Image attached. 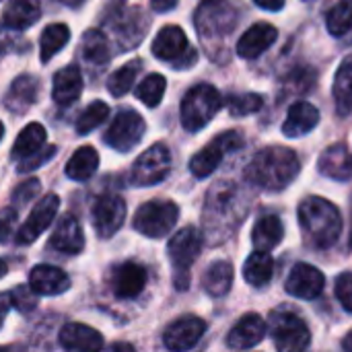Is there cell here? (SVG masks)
Instances as JSON below:
<instances>
[{"instance_id":"6da1fadb","label":"cell","mask_w":352,"mask_h":352,"mask_svg":"<svg viewBox=\"0 0 352 352\" xmlns=\"http://www.w3.org/2000/svg\"><path fill=\"white\" fill-rule=\"evenodd\" d=\"M301 171V163L295 151L287 146H266L262 148L245 167V179L262 190L280 192Z\"/></svg>"},{"instance_id":"7a4b0ae2","label":"cell","mask_w":352,"mask_h":352,"mask_svg":"<svg viewBox=\"0 0 352 352\" xmlns=\"http://www.w3.org/2000/svg\"><path fill=\"white\" fill-rule=\"evenodd\" d=\"M248 212V204L241 200V194L237 186L229 182H221L212 186L208 198H206V208H204V227L208 235L217 237L214 241L227 239L243 221Z\"/></svg>"},{"instance_id":"3957f363","label":"cell","mask_w":352,"mask_h":352,"mask_svg":"<svg viewBox=\"0 0 352 352\" xmlns=\"http://www.w3.org/2000/svg\"><path fill=\"white\" fill-rule=\"evenodd\" d=\"M299 223L307 239L320 250L332 248L342 233L340 210L320 196H309L299 204Z\"/></svg>"},{"instance_id":"277c9868","label":"cell","mask_w":352,"mask_h":352,"mask_svg":"<svg viewBox=\"0 0 352 352\" xmlns=\"http://www.w3.org/2000/svg\"><path fill=\"white\" fill-rule=\"evenodd\" d=\"M221 105H223L221 93L212 85L202 82L192 87L182 101V126L188 132L202 130L217 116Z\"/></svg>"},{"instance_id":"5b68a950","label":"cell","mask_w":352,"mask_h":352,"mask_svg":"<svg viewBox=\"0 0 352 352\" xmlns=\"http://www.w3.org/2000/svg\"><path fill=\"white\" fill-rule=\"evenodd\" d=\"M202 243H204V237L196 227H184L169 239L167 254L175 270V287L179 291L188 289L190 268L198 260L202 252Z\"/></svg>"},{"instance_id":"8992f818","label":"cell","mask_w":352,"mask_h":352,"mask_svg":"<svg viewBox=\"0 0 352 352\" xmlns=\"http://www.w3.org/2000/svg\"><path fill=\"white\" fill-rule=\"evenodd\" d=\"M179 208L171 200H151L142 204L134 214V229L151 239L165 237L177 223Z\"/></svg>"},{"instance_id":"52a82bcc","label":"cell","mask_w":352,"mask_h":352,"mask_svg":"<svg viewBox=\"0 0 352 352\" xmlns=\"http://www.w3.org/2000/svg\"><path fill=\"white\" fill-rule=\"evenodd\" d=\"M237 25V8L233 0H204L196 10V27L202 39L229 35Z\"/></svg>"},{"instance_id":"ba28073f","label":"cell","mask_w":352,"mask_h":352,"mask_svg":"<svg viewBox=\"0 0 352 352\" xmlns=\"http://www.w3.org/2000/svg\"><path fill=\"white\" fill-rule=\"evenodd\" d=\"M272 340L276 352H305L311 342V332L297 314L283 309L272 316Z\"/></svg>"},{"instance_id":"9c48e42d","label":"cell","mask_w":352,"mask_h":352,"mask_svg":"<svg viewBox=\"0 0 352 352\" xmlns=\"http://www.w3.org/2000/svg\"><path fill=\"white\" fill-rule=\"evenodd\" d=\"M243 146V136L237 130H229L219 134L212 142H208L202 151H198L190 161V171L194 177L202 179L208 177L223 161V157L231 151H237Z\"/></svg>"},{"instance_id":"30bf717a","label":"cell","mask_w":352,"mask_h":352,"mask_svg":"<svg viewBox=\"0 0 352 352\" xmlns=\"http://www.w3.org/2000/svg\"><path fill=\"white\" fill-rule=\"evenodd\" d=\"M169 169H171V153L165 144L157 142L134 161L130 182L134 186H155L169 175Z\"/></svg>"},{"instance_id":"8fae6325","label":"cell","mask_w":352,"mask_h":352,"mask_svg":"<svg viewBox=\"0 0 352 352\" xmlns=\"http://www.w3.org/2000/svg\"><path fill=\"white\" fill-rule=\"evenodd\" d=\"M144 130L146 124L140 113L134 109H122L105 132V142L120 153H128L142 140Z\"/></svg>"},{"instance_id":"7c38bea8","label":"cell","mask_w":352,"mask_h":352,"mask_svg":"<svg viewBox=\"0 0 352 352\" xmlns=\"http://www.w3.org/2000/svg\"><path fill=\"white\" fill-rule=\"evenodd\" d=\"M58 208H60V198L56 194H47L43 196L35 206L33 210L29 212L27 221L21 225V229L16 231V243L19 245H29L33 243L50 225L52 221L56 219L58 214Z\"/></svg>"},{"instance_id":"4fadbf2b","label":"cell","mask_w":352,"mask_h":352,"mask_svg":"<svg viewBox=\"0 0 352 352\" xmlns=\"http://www.w3.org/2000/svg\"><path fill=\"white\" fill-rule=\"evenodd\" d=\"M206 332V322L198 316H184L167 326L163 334L165 349L171 352H186L194 349Z\"/></svg>"},{"instance_id":"5bb4252c","label":"cell","mask_w":352,"mask_h":352,"mask_svg":"<svg viewBox=\"0 0 352 352\" xmlns=\"http://www.w3.org/2000/svg\"><path fill=\"white\" fill-rule=\"evenodd\" d=\"M126 219V202L116 194H105L93 204V225L99 237L109 239L120 231Z\"/></svg>"},{"instance_id":"9a60e30c","label":"cell","mask_w":352,"mask_h":352,"mask_svg":"<svg viewBox=\"0 0 352 352\" xmlns=\"http://www.w3.org/2000/svg\"><path fill=\"white\" fill-rule=\"evenodd\" d=\"M326 287V278L322 274V270H318L311 264H295L293 270L289 272V278L285 283V289L289 295L297 297V299H305V301H314L324 293Z\"/></svg>"},{"instance_id":"2e32d148","label":"cell","mask_w":352,"mask_h":352,"mask_svg":"<svg viewBox=\"0 0 352 352\" xmlns=\"http://www.w3.org/2000/svg\"><path fill=\"white\" fill-rule=\"evenodd\" d=\"M153 54H155L159 60L177 62L175 66H182L184 56H196V54L190 50V43H188L186 33H184L182 27H177V25H165V27L157 33V37L153 39Z\"/></svg>"},{"instance_id":"e0dca14e","label":"cell","mask_w":352,"mask_h":352,"mask_svg":"<svg viewBox=\"0 0 352 352\" xmlns=\"http://www.w3.org/2000/svg\"><path fill=\"white\" fill-rule=\"evenodd\" d=\"M70 287V278L56 266L39 264L29 272V289L41 297H56L66 293Z\"/></svg>"},{"instance_id":"ac0fdd59","label":"cell","mask_w":352,"mask_h":352,"mask_svg":"<svg viewBox=\"0 0 352 352\" xmlns=\"http://www.w3.org/2000/svg\"><path fill=\"white\" fill-rule=\"evenodd\" d=\"M266 336V322L258 314L243 316L227 336V346L233 351H248L260 344Z\"/></svg>"},{"instance_id":"d6986e66","label":"cell","mask_w":352,"mask_h":352,"mask_svg":"<svg viewBox=\"0 0 352 352\" xmlns=\"http://www.w3.org/2000/svg\"><path fill=\"white\" fill-rule=\"evenodd\" d=\"M60 346L66 352H101L103 336L91 326L70 322L60 330Z\"/></svg>"},{"instance_id":"ffe728a7","label":"cell","mask_w":352,"mask_h":352,"mask_svg":"<svg viewBox=\"0 0 352 352\" xmlns=\"http://www.w3.org/2000/svg\"><path fill=\"white\" fill-rule=\"evenodd\" d=\"M50 248L60 252V254H68V256H76L82 252L85 235H82L78 221L72 214H64L58 221V225L50 237Z\"/></svg>"},{"instance_id":"44dd1931","label":"cell","mask_w":352,"mask_h":352,"mask_svg":"<svg viewBox=\"0 0 352 352\" xmlns=\"http://www.w3.org/2000/svg\"><path fill=\"white\" fill-rule=\"evenodd\" d=\"M278 37V31L270 23H256L252 25L237 41V54L245 60H254L262 56Z\"/></svg>"},{"instance_id":"7402d4cb","label":"cell","mask_w":352,"mask_h":352,"mask_svg":"<svg viewBox=\"0 0 352 352\" xmlns=\"http://www.w3.org/2000/svg\"><path fill=\"white\" fill-rule=\"evenodd\" d=\"M146 285V270L136 262L120 264L113 272V293L120 299H134Z\"/></svg>"},{"instance_id":"603a6c76","label":"cell","mask_w":352,"mask_h":352,"mask_svg":"<svg viewBox=\"0 0 352 352\" xmlns=\"http://www.w3.org/2000/svg\"><path fill=\"white\" fill-rule=\"evenodd\" d=\"M320 124V111L316 105L307 103V101H297L295 105H291L287 120L283 124V132L289 138H299L309 134L316 126Z\"/></svg>"},{"instance_id":"cb8c5ba5","label":"cell","mask_w":352,"mask_h":352,"mask_svg":"<svg viewBox=\"0 0 352 352\" xmlns=\"http://www.w3.org/2000/svg\"><path fill=\"white\" fill-rule=\"evenodd\" d=\"M82 93V74L80 68L70 64L66 68H60L54 74L52 85V97L58 105H70L74 103Z\"/></svg>"},{"instance_id":"d4e9b609","label":"cell","mask_w":352,"mask_h":352,"mask_svg":"<svg viewBox=\"0 0 352 352\" xmlns=\"http://www.w3.org/2000/svg\"><path fill=\"white\" fill-rule=\"evenodd\" d=\"M320 171L336 182H349L352 177V155L346 144H332L320 157Z\"/></svg>"},{"instance_id":"484cf974","label":"cell","mask_w":352,"mask_h":352,"mask_svg":"<svg viewBox=\"0 0 352 352\" xmlns=\"http://www.w3.org/2000/svg\"><path fill=\"white\" fill-rule=\"evenodd\" d=\"M4 25L14 31L31 27L41 14V0H8L4 4Z\"/></svg>"},{"instance_id":"4316f807","label":"cell","mask_w":352,"mask_h":352,"mask_svg":"<svg viewBox=\"0 0 352 352\" xmlns=\"http://www.w3.org/2000/svg\"><path fill=\"white\" fill-rule=\"evenodd\" d=\"M37 91H39L37 80L33 76H29V74H23V76H19V78L12 80V85H10V89L6 93L4 103L12 111H25L29 105L35 103Z\"/></svg>"},{"instance_id":"83f0119b","label":"cell","mask_w":352,"mask_h":352,"mask_svg":"<svg viewBox=\"0 0 352 352\" xmlns=\"http://www.w3.org/2000/svg\"><path fill=\"white\" fill-rule=\"evenodd\" d=\"M274 276V260L266 252H254L243 264V278L248 285L262 289Z\"/></svg>"},{"instance_id":"f1b7e54d","label":"cell","mask_w":352,"mask_h":352,"mask_svg":"<svg viewBox=\"0 0 352 352\" xmlns=\"http://www.w3.org/2000/svg\"><path fill=\"white\" fill-rule=\"evenodd\" d=\"M285 237V227L278 217H262L254 231H252V241L258 252H270L274 250Z\"/></svg>"},{"instance_id":"f546056e","label":"cell","mask_w":352,"mask_h":352,"mask_svg":"<svg viewBox=\"0 0 352 352\" xmlns=\"http://www.w3.org/2000/svg\"><path fill=\"white\" fill-rule=\"evenodd\" d=\"M202 285L210 297H225L233 285V264L225 262V260L210 264L208 270L204 272Z\"/></svg>"},{"instance_id":"4dcf8cb0","label":"cell","mask_w":352,"mask_h":352,"mask_svg":"<svg viewBox=\"0 0 352 352\" xmlns=\"http://www.w3.org/2000/svg\"><path fill=\"white\" fill-rule=\"evenodd\" d=\"M97 167H99L97 151L93 146H80L66 163V175L72 182H85L97 171Z\"/></svg>"},{"instance_id":"1f68e13d","label":"cell","mask_w":352,"mask_h":352,"mask_svg":"<svg viewBox=\"0 0 352 352\" xmlns=\"http://www.w3.org/2000/svg\"><path fill=\"white\" fill-rule=\"evenodd\" d=\"M80 52L91 66H105L109 62V41L99 29H89L82 35Z\"/></svg>"},{"instance_id":"d6a6232c","label":"cell","mask_w":352,"mask_h":352,"mask_svg":"<svg viewBox=\"0 0 352 352\" xmlns=\"http://www.w3.org/2000/svg\"><path fill=\"white\" fill-rule=\"evenodd\" d=\"M45 144V128L37 122L25 126L21 130V134L16 136L14 144H12V157L14 159H27L31 155H35L37 151H41Z\"/></svg>"},{"instance_id":"836d02e7","label":"cell","mask_w":352,"mask_h":352,"mask_svg":"<svg viewBox=\"0 0 352 352\" xmlns=\"http://www.w3.org/2000/svg\"><path fill=\"white\" fill-rule=\"evenodd\" d=\"M70 39V29L64 23H54L47 25L39 37V58L41 62L52 60Z\"/></svg>"},{"instance_id":"e575fe53","label":"cell","mask_w":352,"mask_h":352,"mask_svg":"<svg viewBox=\"0 0 352 352\" xmlns=\"http://www.w3.org/2000/svg\"><path fill=\"white\" fill-rule=\"evenodd\" d=\"M334 99H336L338 111L342 116H349L352 109V54L349 58H344V62L340 64V68L336 72Z\"/></svg>"},{"instance_id":"d590c367","label":"cell","mask_w":352,"mask_h":352,"mask_svg":"<svg viewBox=\"0 0 352 352\" xmlns=\"http://www.w3.org/2000/svg\"><path fill=\"white\" fill-rule=\"evenodd\" d=\"M138 72H140V62H138V60L124 64L122 68H118V70L109 76V80H107V91H109L113 97L126 95V93L132 89V85H134Z\"/></svg>"},{"instance_id":"8d00e7d4","label":"cell","mask_w":352,"mask_h":352,"mask_svg":"<svg viewBox=\"0 0 352 352\" xmlns=\"http://www.w3.org/2000/svg\"><path fill=\"white\" fill-rule=\"evenodd\" d=\"M165 89H167V80L165 76L161 74H148L138 87H136V95L138 99L146 105V107H157L165 95Z\"/></svg>"},{"instance_id":"74e56055","label":"cell","mask_w":352,"mask_h":352,"mask_svg":"<svg viewBox=\"0 0 352 352\" xmlns=\"http://www.w3.org/2000/svg\"><path fill=\"white\" fill-rule=\"evenodd\" d=\"M326 27L332 35H344L352 29V0H340L326 16Z\"/></svg>"},{"instance_id":"f35d334b","label":"cell","mask_w":352,"mask_h":352,"mask_svg":"<svg viewBox=\"0 0 352 352\" xmlns=\"http://www.w3.org/2000/svg\"><path fill=\"white\" fill-rule=\"evenodd\" d=\"M109 116V107L103 101H93L91 105H87V109L78 116L76 120V132L78 134H89L95 128H99Z\"/></svg>"},{"instance_id":"ab89813d","label":"cell","mask_w":352,"mask_h":352,"mask_svg":"<svg viewBox=\"0 0 352 352\" xmlns=\"http://www.w3.org/2000/svg\"><path fill=\"white\" fill-rule=\"evenodd\" d=\"M262 97L256 93H248V95H235L227 101V107L233 116H250L256 113L262 107Z\"/></svg>"},{"instance_id":"60d3db41","label":"cell","mask_w":352,"mask_h":352,"mask_svg":"<svg viewBox=\"0 0 352 352\" xmlns=\"http://www.w3.org/2000/svg\"><path fill=\"white\" fill-rule=\"evenodd\" d=\"M54 155H56V146H43V148H41V151H37L35 155H31V157L23 159V161L19 163V171H21V173H29V171H33V169L41 167L43 163H47Z\"/></svg>"},{"instance_id":"b9f144b4","label":"cell","mask_w":352,"mask_h":352,"mask_svg":"<svg viewBox=\"0 0 352 352\" xmlns=\"http://www.w3.org/2000/svg\"><path fill=\"white\" fill-rule=\"evenodd\" d=\"M336 297L340 305L352 314V272H342L336 278Z\"/></svg>"},{"instance_id":"7bdbcfd3","label":"cell","mask_w":352,"mask_h":352,"mask_svg":"<svg viewBox=\"0 0 352 352\" xmlns=\"http://www.w3.org/2000/svg\"><path fill=\"white\" fill-rule=\"evenodd\" d=\"M39 179H27V182H23L21 186H16V190L12 192V202L14 204H19V206H25V204H29L35 196H37V192H39Z\"/></svg>"},{"instance_id":"ee69618b","label":"cell","mask_w":352,"mask_h":352,"mask_svg":"<svg viewBox=\"0 0 352 352\" xmlns=\"http://www.w3.org/2000/svg\"><path fill=\"white\" fill-rule=\"evenodd\" d=\"M10 295V303L16 307V309H21V311H31L35 305H37V301H35V293L29 289V287H16L12 293H8Z\"/></svg>"},{"instance_id":"f6af8a7d","label":"cell","mask_w":352,"mask_h":352,"mask_svg":"<svg viewBox=\"0 0 352 352\" xmlns=\"http://www.w3.org/2000/svg\"><path fill=\"white\" fill-rule=\"evenodd\" d=\"M19 221V212L16 208L8 206L0 212V243H4L10 235H12V229Z\"/></svg>"},{"instance_id":"bcb514c9","label":"cell","mask_w":352,"mask_h":352,"mask_svg":"<svg viewBox=\"0 0 352 352\" xmlns=\"http://www.w3.org/2000/svg\"><path fill=\"white\" fill-rule=\"evenodd\" d=\"M19 33H21V31H14V29H10L8 25L0 23V54H4V52L16 47V43H19Z\"/></svg>"},{"instance_id":"7dc6e473","label":"cell","mask_w":352,"mask_h":352,"mask_svg":"<svg viewBox=\"0 0 352 352\" xmlns=\"http://www.w3.org/2000/svg\"><path fill=\"white\" fill-rule=\"evenodd\" d=\"M177 6V0H151V8L157 12H167Z\"/></svg>"},{"instance_id":"c3c4849f","label":"cell","mask_w":352,"mask_h":352,"mask_svg":"<svg viewBox=\"0 0 352 352\" xmlns=\"http://www.w3.org/2000/svg\"><path fill=\"white\" fill-rule=\"evenodd\" d=\"M264 10H280L285 6V0H254Z\"/></svg>"},{"instance_id":"681fc988","label":"cell","mask_w":352,"mask_h":352,"mask_svg":"<svg viewBox=\"0 0 352 352\" xmlns=\"http://www.w3.org/2000/svg\"><path fill=\"white\" fill-rule=\"evenodd\" d=\"M12 307V303H10V295H6V293H0V326H2V322H4V318H6V314H8V309Z\"/></svg>"},{"instance_id":"f907efd6","label":"cell","mask_w":352,"mask_h":352,"mask_svg":"<svg viewBox=\"0 0 352 352\" xmlns=\"http://www.w3.org/2000/svg\"><path fill=\"white\" fill-rule=\"evenodd\" d=\"M105 352H136L134 351V346L132 344H128V342H113L109 349Z\"/></svg>"},{"instance_id":"816d5d0a","label":"cell","mask_w":352,"mask_h":352,"mask_svg":"<svg viewBox=\"0 0 352 352\" xmlns=\"http://www.w3.org/2000/svg\"><path fill=\"white\" fill-rule=\"evenodd\" d=\"M342 349H344V352H352V332H349V334L344 336V340H342Z\"/></svg>"},{"instance_id":"f5cc1de1","label":"cell","mask_w":352,"mask_h":352,"mask_svg":"<svg viewBox=\"0 0 352 352\" xmlns=\"http://www.w3.org/2000/svg\"><path fill=\"white\" fill-rule=\"evenodd\" d=\"M58 2H62V4H66V6H72V8H76V6H80L85 0H58Z\"/></svg>"},{"instance_id":"db71d44e","label":"cell","mask_w":352,"mask_h":352,"mask_svg":"<svg viewBox=\"0 0 352 352\" xmlns=\"http://www.w3.org/2000/svg\"><path fill=\"white\" fill-rule=\"evenodd\" d=\"M4 274H6V262H2V260H0V278H2Z\"/></svg>"},{"instance_id":"11a10c76","label":"cell","mask_w":352,"mask_h":352,"mask_svg":"<svg viewBox=\"0 0 352 352\" xmlns=\"http://www.w3.org/2000/svg\"><path fill=\"white\" fill-rule=\"evenodd\" d=\"M2 136H4V124L0 122V140H2Z\"/></svg>"},{"instance_id":"9f6ffc18","label":"cell","mask_w":352,"mask_h":352,"mask_svg":"<svg viewBox=\"0 0 352 352\" xmlns=\"http://www.w3.org/2000/svg\"><path fill=\"white\" fill-rule=\"evenodd\" d=\"M0 352H16L14 349H0Z\"/></svg>"}]
</instances>
